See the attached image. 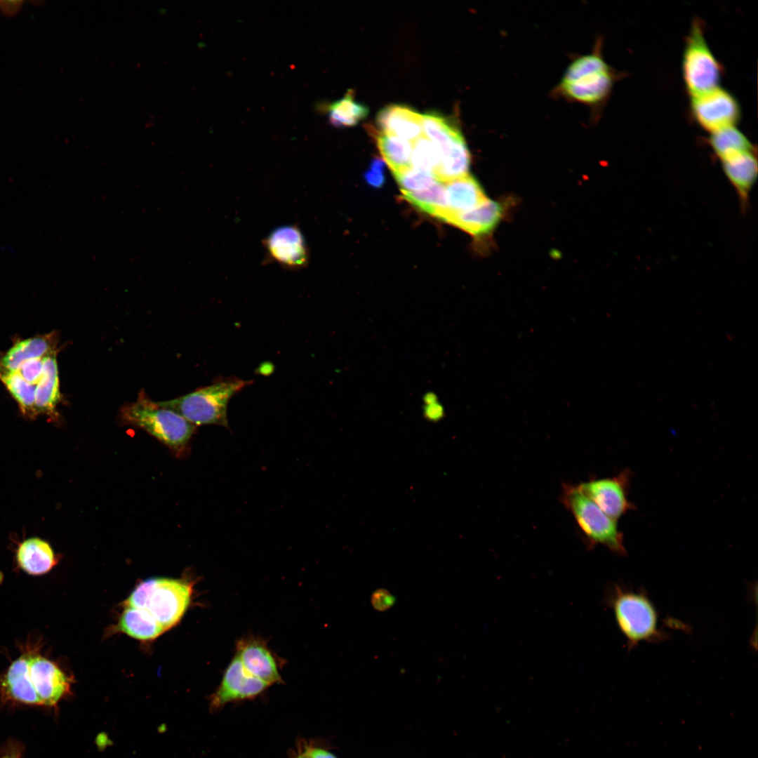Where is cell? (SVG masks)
<instances>
[{
	"label": "cell",
	"instance_id": "6da1fadb",
	"mask_svg": "<svg viewBox=\"0 0 758 758\" xmlns=\"http://www.w3.org/2000/svg\"><path fill=\"white\" fill-rule=\"evenodd\" d=\"M72 679L53 661L27 651L12 662L1 679L5 700L55 706L70 691Z\"/></svg>",
	"mask_w": 758,
	"mask_h": 758
},
{
	"label": "cell",
	"instance_id": "7a4b0ae2",
	"mask_svg": "<svg viewBox=\"0 0 758 758\" xmlns=\"http://www.w3.org/2000/svg\"><path fill=\"white\" fill-rule=\"evenodd\" d=\"M601 46V40L598 39L590 53L573 56L550 95L583 105L595 114L600 110L618 78L617 72L604 60Z\"/></svg>",
	"mask_w": 758,
	"mask_h": 758
},
{
	"label": "cell",
	"instance_id": "3957f363",
	"mask_svg": "<svg viewBox=\"0 0 758 758\" xmlns=\"http://www.w3.org/2000/svg\"><path fill=\"white\" fill-rule=\"evenodd\" d=\"M193 585L185 580L156 578L140 583L124 602L142 609L167 630L176 625L192 599Z\"/></svg>",
	"mask_w": 758,
	"mask_h": 758
},
{
	"label": "cell",
	"instance_id": "277c9868",
	"mask_svg": "<svg viewBox=\"0 0 758 758\" xmlns=\"http://www.w3.org/2000/svg\"><path fill=\"white\" fill-rule=\"evenodd\" d=\"M121 417L177 451L185 446L195 430V425L180 415L151 400L143 390L135 401L122 406Z\"/></svg>",
	"mask_w": 758,
	"mask_h": 758
},
{
	"label": "cell",
	"instance_id": "5b68a950",
	"mask_svg": "<svg viewBox=\"0 0 758 758\" xmlns=\"http://www.w3.org/2000/svg\"><path fill=\"white\" fill-rule=\"evenodd\" d=\"M251 381L231 378L218 381L182 397L158 401L194 425H220L228 427L227 407L230 399Z\"/></svg>",
	"mask_w": 758,
	"mask_h": 758
},
{
	"label": "cell",
	"instance_id": "8992f818",
	"mask_svg": "<svg viewBox=\"0 0 758 758\" xmlns=\"http://www.w3.org/2000/svg\"><path fill=\"white\" fill-rule=\"evenodd\" d=\"M561 500L571 513L588 545H602L616 554L626 553L623 534L618 530L617 521L605 514L578 484H563Z\"/></svg>",
	"mask_w": 758,
	"mask_h": 758
},
{
	"label": "cell",
	"instance_id": "52a82bcc",
	"mask_svg": "<svg viewBox=\"0 0 758 758\" xmlns=\"http://www.w3.org/2000/svg\"><path fill=\"white\" fill-rule=\"evenodd\" d=\"M610 605L629 647L662 638L657 610L645 594L616 586Z\"/></svg>",
	"mask_w": 758,
	"mask_h": 758
},
{
	"label": "cell",
	"instance_id": "ba28073f",
	"mask_svg": "<svg viewBox=\"0 0 758 758\" xmlns=\"http://www.w3.org/2000/svg\"><path fill=\"white\" fill-rule=\"evenodd\" d=\"M682 73L686 88L691 98L707 93L718 88L722 67L710 49L703 24L692 22L682 60Z\"/></svg>",
	"mask_w": 758,
	"mask_h": 758
},
{
	"label": "cell",
	"instance_id": "9c48e42d",
	"mask_svg": "<svg viewBox=\"0 0 758 758\" xmlns=\"http://www.w3.org/2000/svg\"><path fill=\"white\" fill-rule=\"evenodd\" d=\"M270 686L250 674L235 656L227 667L218 687L209 698V711L215 714L229 703L253 700Z\"/></svg>",
	"mask_w": 758,
	"mask_h": 758
},
{
	"label": "cell",
	"instance_id": "30bf717a",
	"mask_svg": "<svg viewBox=\"0 0 758 758\" xmlns=\"http://www.w3.org/2000/svg\"><path fill=\"white\" fill-rule=\"evenodd\" d=\"M691 109L696 122L712 133L734 126L740 116L736 98L728 91L717 88L703 95L691 98Z\"/></svg>",
	"mask_w": 758,
	"mask_h": 758
},
{
	"label": "cell",
	"instance_id": "8fae6325",
	"mask_svg": "<svg viewBox=\"0 0 758 758\" xmlns=\"http://www.w3.org/2000/svg\"><path fill=\"white\" fill-rule=\"evenodd\" d=\"M630 474L626 470L613 477L590 478L578 486L605 514L617 521L634 508L628 498Z\"/></svg>",
	"mask_w": 758,
	"mask_h": 758
},
{
	"label": "cell",
	"instance_id": "7c38bea8",
	"mask_svg": "<svg viewBox=\"0 0 758 758\" xmlns=\"http://www.w3.org/2000/svg\"><path fill=\"white\" fill-rule=\"evenodd\" d=\"M268 258L288 270H299L307 265L310 253L301 230L297 225L277 227L264 239Z\"/></svg>",
	"mask_w": 758,
	"mask_h": 758
},
{
	"label": "cell",
	"instance_id": "4fadbf2b",
	"mask_svg": "<svg viewBox=\"0 0 758 758\" xmlns=\"http://www.w3.org/2000/svg\"><path fill=\"white\" fill-rule=\"evenodd\" d=\"M236 656L252 675L271 685L283 682L280 664L266 641L248 636L236 642Z\"/></svg>",
	"mask_w": 758,
	"mask_h": 758
},
{
	"label": "cell",
	"instance_id": "5bb4252c",
	"mask_svg": "<svg viewBox=\"0 0 758 758\" xmlns=\"http://www.w3.org/2000/svg\"><path fill=\"white\" fill-rule=\"evenodd\" d=\"M503 214L500 203L486 199L470 210L453 213L444 211L438 219L453 225L473 237H481L489 234L499 223Z\"/></svg>",
	"mask_w": 758,
	"mask_h": 758
},
{
	"label": "cell",
	"instance_id": "9a60e30c",
	"mask_svg": "<svg viewBox=\"0 0 758 758\" xmlns=\"http://www.w3.org/2000/svg\"><path fill=\"white\" fill-rule=\"evenodd\" d=\"M58 345L55 331L18 341L0 357V372H16L26 361L58 353Z\"/></svg>",
	"mask_w": 758,
	"mask_h": 758
},
{
	"label": "cell",
	"instance_id": "2e32d148",
	"mask_svg": "<svg viewBox=\"0 0 758 758\" xmlns=\"http://www.w3.org/2000/svg\"><path fill=\"white\" fill-rule=\"evenodd\" d=\"M376 122L382 132L413 142L422 135L423 114L408 107L391 105L378 114Z\"/></svg>",
	"mask_w": 758,
	"mask_h": 758
},
{
	"label": "cell",
	"instance_id": "e0dca14e",
	"mask_svg": "<svg viewBox=\"0 0 758 758\" xmlns=\"http://www.w3.org/2000/svg\"><path fill=\"white\" fill-rule=\"evenodd\" d=\"M57 354L44 357L42 374L36 385L35 408L37 415H44L55 420L57 406L61 401Z\"/></svg>",
	"mask_w": 758,
	"mask_h": 758
},
{
	"label": "cell",
	"instance_id": "ac0fdd59",
	"mask_svg": "<svg viewBox=\"0 0 758 758\" xmlns=\"http://www.w3.org/2000/svg\"><path fill=\"white\" fill-rule=\"evenodd\" d=\"M724 171L745 205L757 176V159L754 149L738 152L721 160Z\"/></svg>",
	"mask_w": 758,
	"mask_h": 758
},
{
	"label": "cell",
	"instance_id": "d6986e66",
	"mask_svg": "<svg viewBox=\"0 0 758 758\" xmlns=\"http://www.w3.org/2000/svg\"><path fill=\"white\" fill-rule=\"evenodd\" d=\"M16 559L18 566L24 571L34 576L48 573L58 561L51 545L35 537L27 538L18 545Z\"/></svg>",
	"mask_w": 758,
	"mask_h": 758
},
{
	"label": "cell",
	"instance_id": "ffe728a7",
	"mask_svg": "<svg viewBox=\"0 0 758 758\" xmlns=\"http://www.w3.org/2000/svg\"><path fill=\"white\" fill-rule=\"evenodd\" d=\"M448 209L461 213L481 204L487 197L477 180L469 173L445 182Z\"/></svg>",
	"mask_w": 758,
	"mask_h": 758
},
{
	"label": "cell",
	"instance_id": "44dd1931",
	"mask_svg": "<svg viewBox=\"0 0 758 758\" xmlns=\"http://www.w3.org/2000/svg\"><path fill=\"white\" fill-rule=\"evenodd\" d=\"M114 630L143 641L154 639L165 632L147 612L133 607H125Z\"/></svg>",
	"mask_w": 758,
	"mask_h": 758
},
{
	"label": "cell",
	"instance_id": "7402d4cb",
	"mask_svg": "<svg viewBox=\"0 0 758 758\" xmlns=\"http://www.w3.org/2000/svg\"><path fill=\"white\" fill-rule=\"evenodd\" d=\"M317 107L326 112L329 122L338 128L355 126L368 114V107L354 100L352 90L347 91L340 100L328 105L319 104Z\"/></svg>",
	"mask_w": 758,
	"mask_h": 758
},
{
	"label": "cell",
	"instance_id": "603a6c76",
	"mask_svg": "<svg viewBox=\"0 0 758 758\" xmlns=\"http://www.w3.org/2000/svg\"><path fill=\"white\" fill-rule=\"evenodd\" d=\"M378 148L392 172L411 166L412 142L379 131L376 134Z\"/></svg>",
	"mask_w": 758,
	"mask_h": 758
},
{
	"label": "cell",
	"instance_id": "cb8c5ba5",
	"mask_svg": "<svg viewBox=\"0 0 758 758\" xmlns=\"http://www.w3.org/2000/svg\"><path fill=\"white\" fill-rule=\"evenodd\" d=\"M0 381L15 400L22 415L34 419L37 417L35 408L36 385L25 380L16 372H0Z\"/></svg>",
	"mask_w": 758,
	"mask_h": 758
},
{
	"label": "cell",
	"instance_id": "d4e9b609",
	"mask_svg": "<svg viewBox=\"0 0 758 758\" xmlns=\"http://www.w3.org/2000/svg\"><path fill=\"white\" fill-rule=\"evenodd\" d=\"M402 195L415 208L437 218L448 209L445 187L439 180L425 190L405 192Z\"/></svg>",
	"mask_w": 758,
	"mask_h": 758
},
{
	"label": "cell",
	"instance_id": "484cf974",
	"mask_svg": "<svg viewBox=\"0 0 758 758\" xmlns=\"http://www.w3.org/2000/svg\"><path fill=\"white\" fill-rule=\"evenodd\" d=\"M709 142L720 161L734 154L754 149L746 136L735 126L712 133Z\"/></svg>",
	"mask_w": 758,
	"mask_h": 758
},
{
	"label": "cell",
	"instance_id": "4316f807",
	"mask_svg": "<svg viewBox=\"0 0 758 758\" xmlns=\"http://www.w3.org/2000/svg\"><path fill=\"white\" fill-rule=\"evenodd\" d=\"M411 164L413 168L432 173L435 176L440 164V154L424 134L412 142Z\"/></svg>",
	"mask_w": 758,
	"mask_h": 758
},
{
	"label": "cell",
	"instance_id": "83f0119b",
	"mask_svg": "<svg viewBox=\"0 0 758 758\" xmlns=\"http://www.w3.org/2000/svg\"><path fill=\"white\" fill-rule=\"evenodd\" d=\"M392 173L402 193L425 190L438 180L434 174L412 166Z\"/></svg>",
	"mask_w": 758,
	"mask_h": 758
},
{
	"label": "cell",
	"instance_id": "f1b7e54d",
	"mask_svg": "<svg viewBox=\"0 0 758 758\" xmlns=\"http://www.w3.org/2000/svg\"><path fill=\"white\" fill-rule=\"evenodd\" d=\"M44 357L25 361L17 372L30 384L36 385L43 371Z\"/></svg>",
	"mask_w": 758,
	"mask_h": 758
},
{
	"label": "cell",
	"instance_id": "f546056e",
	"mask_svg": "<svg viewBox=\"0 0 758 758\" xmlns=\"http://www.w3.org/2000/svg\"><path fill=\"white\" fill-rule=\"evenodd\" d=\"M364 179L369 185L375 188L380 187L384 184V163L381 159L375 158L371 161L368 169L364 173Z\"/></svg>",
	"mask_w": 758,
	"mask_h": 758
},
{
	"label": "cell",
	"instance_id": "4dcf8cb0",
	"mask_svg": "<svg viewBox=\"0 0 758 758\" xmlns=\"http://www.w3.org/2000/svg\"><path fill=\"white\" fill-rule=\"evenodd\" d=\"M371 601L375 609L384 611L394 604L395 599L387 590L378 589L372 594Z\"/></svg>",
	"mask_w": 758,
	"mask_h": 758
},
{
	"label": "cell",
	"instance_id": "1f68e13d",
	"mask_svg": "<svg viewBox=\"0 0 758 758\" xmlns=\"http://www.w3.org/2000/svg\"><path fill=\"white\" fill-rule=\"evenodd\" d=\"M307 751L311 758H337L320 741L314 739H305Z\"/></svg>",
	"mask_w": 758,
	"mask_h": 758
},
{
	"label": "cell",
	"instance_id": "d6a6232c",
	"mask_svg": "<svg viewBox=\"0 0 758 758\" xmlns=\"http://www.w3.org/2000/svg\"><path fill=\"white\" fill-rule=\"evenodd\" d=\"M24 1L0 0V13L6 17L16 15L22 8Z\"/></svg>",
	"mask_w": 758,
	"mask_h": 758
},
{
	"label": "cell",
	"instance_id": "836d02e7",
	"mask_svg": "<svg viewBox=\"0 0 758 758\" xmlns=\"http://www.w3.org/2000/svg\"><path fill=\"white\" fill-rule=\"evenodd\" d=\"M289 758H311L307 751L305 738H298L295 743L294 749H291L288 752Z\"/></svg>",
	"mask_w": 758,
	"mask_h": 758
},
{
	"label": "cell",
	"instance_id": "e575fe53",
	"mask_svg": "<svg viewBox=\"0 0 758 758\" xmlns=\"http://www.w3.org/2000/svg\"><path fill=\"white\" fill-rule=\"evenodd\" d=\"M3 758H18V757H16V756H14V755H8V756L4 757Z\"/></svg>",
	"mask_w": 758,
	"mask_h": 758
}]
</instances>
